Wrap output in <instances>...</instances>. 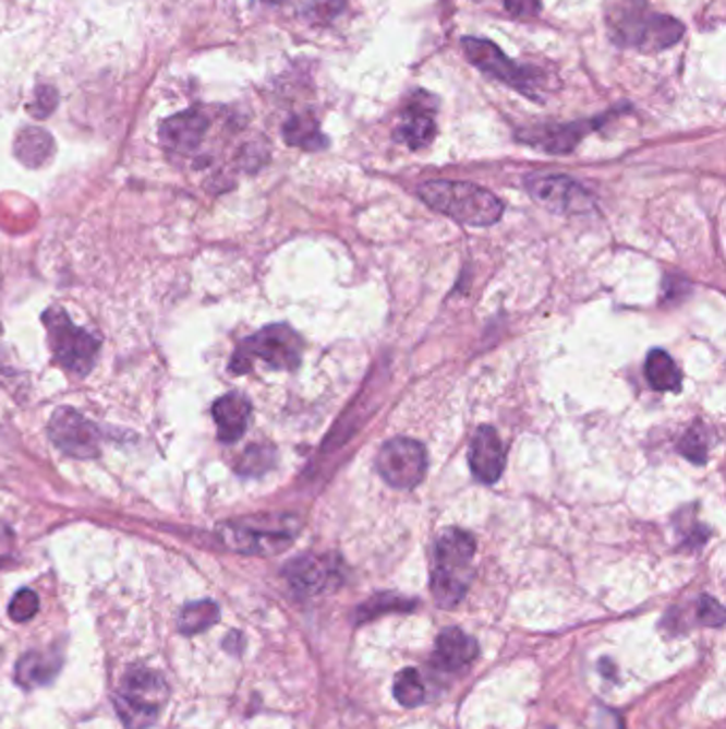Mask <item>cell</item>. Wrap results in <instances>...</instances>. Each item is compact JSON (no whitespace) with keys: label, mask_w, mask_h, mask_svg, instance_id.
Here are the masks:
<instances>
[{"label":"cell","mask_w":726,"mask_h":729,"mask_svg":"<svg viewBox=\"0 0 726 729\" xmlns=\"http://www.w3.org/2000/svg\"><path fill=\"white\" fill-rule=\"evenodd\" d=\"M13 152H15V158L22 165H26L31 169H39V167L46 165L47 160L51 158V154H53V139L44 129L24 127L15 135Z\"/></svg>","instance_id":"obj_20"},{"label":"cell","mask_w":726,"mask_h":729,"mask_svg":"<svg viewBox=\"0 0 726 729\" xmlns=\"http://www.w3.org/2000/svg\"><path fill=\"white\" fill-rule=\"evenodd\" d=\"M56 107H58V91L51 88V86H37L35 94H33V103L28 105V111L35 118L46 120Z\"/></svg>","instance_id":"obj_31"},{"label":"cell","mask_w":726,"mask_h":729,"mask_svg":"<svg viewBox=\"0 0 726 729\" xmlns=\"http://www.w3.org/2000/svg\"><path fill=\"white\" fill-rule=\"evenodd\" d=\"M462 49L464 56L471 64H475L482 73L499 80L503 84L522 92L524 96L540 100V91L544 86L542 75L535 69L529 67H520L518 62H513L511 58H507L499 46H495L493 41L486 39H475V37H464L462 39Z\"/></svg>","instance_id":"obj_8"},{"label":"cell","mask_w":726,"mask_h":729,"mask_svg":"<svg viewBox=\"0 0 726 729\" xmlns=\"http://www.w3.org/2000/svg\"><path fill=\"white\" fill-rule=\"evenodd\" d=\"M418 194L431 210L467 227H493L503 216L499 196L477 183L435 180L422 183Z\"/></svg>","instance_id":"obj_1"},{"label":"cell","mask_w":726,"mask_h":729,"mask_svg":"<svg viewBox=\"0 0 726 729\" xmlns=\"http://www.w3.org/2000/svg\"><path fill=\"white\" fill-rule=\"evenodd\" d=\"M283 139L288 145L292 147H301L307 152H318L328 147V139L322 135L319 131L318 120L312 113H301V116H292L283 129Z\"/></svg>","instance_id":"obj_21"},{"label":"cell","mask_w":726,"mask_h":729,"mask_svg":"<svg viewBox=\"0 0 726 729\" xmlns=\"http://www.w3.org/2000/svg\"><path fill=\"white\" fill-rule=\"evenodd\" d=\"M271 463V449H258V446H252V449H247V453L241 458V463H239V471L245 474V476H258V474H263L265 469H269Z\"/></svg>","instance_id":"obj_30"},{"label":"cell","mask_w":726,"mask_h":729,"mask_svg":"<svg viewBox=\"0 0 726 729\" xmlns=\"http://www.w3.org/2000/svg\"><path fill=\"white\" fill-rule=\"evenodd\" d=\"M415 608L413 599H406L392 593H379L373 599L364 601L363 606L356 610V623H364L371 621L379 614H388V612H409Z\"/></svg>","instance_id":"obj_24"},{"label":"cell","mask_w":726,"mask_h":729,"mask_svg":"<svg viewBox=\"0 0 726 729\" xmlns=\"http://www.w3.org/2000/svg\"><path fill=\"white\" fill-rule=\"evenodd\" d=\"M680 453L688 461H692L697 465H703L707 461V438H705V433H701L697 429H690L681 438Z\"/></svg>","instance_id":"obj_29"},{"label":"cell","mask_w":726,"mask_h":729,"mask_svg":"<svg viewBox=\"0 0 726 729\" xmlns=\"http://www.w3.org/2000/svg\"><path fill=\"white\" fill-rule=\"evenodd\" d=\"M346 11V0H303L301 13L312 24L326 26Z\"/></svg>","instance_id":"obj_26"},{"label":"cell","mask_w":726,"mask_h":729,"mask_svg":"<svg viewBox=\"0 0 726 729\" xmlns=\"http://www.w3.org/2000/svg\"><path fill=\"white\" fill-rule=\"evenodd\" d=\"M49 438L58 451L73 458H94L100 453V429L73 408L53 411L49 420Z\"/></svg>","instance_id":"obj_11"},{"label":"cell","mask_w":726,"mask_h":729,"mask_svg":"<svg viewBox=\"0 0 726 729\" xmlns=\"http://www.w3.org/2000/svg\"><path fill=\"white\" fill-rule=\"evenodd\" d=\"M477 655H480L477 640L467 636L458 628H448L435 640L431 664L439 670L455 672V670L469 666L471 661H475Z\"/></svg>","instance_id":"obj_15"},{"label":"cell","mask_w":726,"mask_h":729,"mask_svg":"<svg viewBox=\"0 0 726 729\" xmlns=\"http://www.w3.org/2000/svg\"><path fill=\"white\" fill-rule=\"evenodd\" d=\"M505 458L507 456L499 433L493 427L482 425L469 444V467L473 476L484 485L499 482L505 471Z\"/></svg>","instance_id":"obj_13"},{"label":"cell","mask_w":726,"mask_h":729,"mask_svg":"<svg viewBox=\"0 0 726 729\" xmlns=\"http://www.w3.org/2000/svg\"><path fill=\"white\" fill-rule=\"evenodd\" d=\"M609 28L618 46L636 47L639 51H663L676 46L683 35L681 22L650 11L643 0L622 4L620 11L609 17Z\"/></svg>","instance_id":"obj_3"},{"label":"cell","mask_w":726,"mask_h":729,"mask_svg":"<svg viewBox=\"0 0 726 729\" xmlns=\"http://www.w3.org/2000/svg\"><path fill=\"white\" fill-rule=\"evenodd\" d=\"M39 612V595L31 589H22L15 593V597L9 603V617L15 623H26Z\"/></svg>","instance_id":"obj_27"},{"label":"cell","mask_w":726,"mask_h":729,"mask_svg":"<svg viewBox=\"0 0 726 729\" xmlns=\"http://www.w3.org/2000/svg\"><path fill=\"white\" fill-rule=\"evenodd\" d=\"M503 4L513 17L522 20H533L542 13V0H503Z\"/></svg>","instance_id":"obj_32"},{"label":"cell","mask_w":726,"mask_h":729,"mask_svg":"<svg viewBox=\"0 0 726 729\" xmlns=\"http://www.w3.org/2000/svg\"><path fill=\"white\" fill-rule=\"evenodd\" d=\"M437 135V127L433 120V113L424 107L413 103L401 116V124L395 131V139L399 143H406L409 150H422L433 143Z\"/></svg>","instance_id":"obj_18"},{"label":"cell","mask_w":726,"mask_h":729,"mask_svg":"<svg viewBox=\"0 0 726 729\" xmlns=\"http://www.w3.org/2000/svg\"><path fill=\"white\" fill-rule=\"evenodd\" d=\"M218 621H220V608L214 601L203 599V601L187 603L183 608L180 612V619H178V628L185 636H194V634L207 632Z\"/></svg>","instance_id":"obj_23"},{"label":"cell","mask_w":726,"mask_h":729,"mask_svg":"<svg viewBox=\"0 0 726 729\" xmlns=\"http://www.w3.org/2000/svg\"><path fill=\"white\" fill-rule=\"evenodd\" d=\"M222 542L243 554H277L294 542L297 529L290 518H241L218 529Z\"/></svg>","instance_id":"obj_7"},{"label":"cell","mask_w":726,"mask_h":729,"mask_svg":"<svg viewBox=\"0 0 726 729\" xmlns=\"http://www.w3.org/2000/svg\"><path fill=\"white\" fill-rule=\"evenodd\" d=\"M214 420L218 425V438L225 444H234L237 440H241V435L245 433L247 425H250V414H252V406L243 395L230 393L220 397L214 404Z\"/></svg>","instance_id":"obj_16"},{"label":"cell","mask_w":726,"mask_h":729,"mask_svg":"<svg viewBox=\"0 0 726 729\" xmlns=\"http://www.w3.org/2000/svg\"><path fill=\"white\" fill-rule=\"evenodd\" d=\"M428 467V456L420 442L409 438H395L386 442L377 455L379 476L395 489H415Z\"/></svg>","instance_id":"obj_9"},{"label":"cell","mask_w":726,"mask_h":729,"mask_svg":"<svg viewBox=\"0 0 726 729\" xmlns=\"http://www.w3.org/2000/svg\"><path fill=\"white\" fill-rule=\"evenodd\" d=\"M283 576L299 595H318L326 589H332L339 578L335 561L316 554L292 559L283 567Z\"/></svg>","instance_id":"obj_12"},{"label":"cell","mask_w":726,"mask_h":729,"mask_svg":"<svg viewBox=\"0 0 726 729\" xmlns=\"http://www.w3.org/2000/svg\"><path fill=\"white\" fill-rule=\"evenodd\" d=\"M645 375L652 389L663 393H678L681 389V371L665 350H652L645 361Z\"/></svg>","instance_id":"obj_22"},{"label":"cell","mask_w":726,"mask_h":729,"mask_svg":"<svg viewBox=\"0 0 726 729\" xmlns=\"http://www.w3.org/2000/svg\"><path fill=\"white\" fill-rule=\"evenodd\" d=\"M475 538L462 529H446L435 542V567L431 591L439 608H456L469 591L471 561L475 557Z\"/></svg>","instance_id":"obj_2"},{"label":"cell","mask_w":726,"mask_h":729,"mask_svg":"<svg viewBox=\"0 0 726 729\" xmlns=\"http://www.w3.org/2000/svg\"><path fill=\"white\" fill-rule=\"evenodd\" d=\"M697 621L707 628H723L725 625V608L718 599L710 595H701L697 601Z\"/></svg>","instance_id":"obj_28"},{"label":"cell","mask_w":726,"mask_h":729,"mask_svg":"<svg viewBox=\"0 0 726 729\" xmlns=\"http://www.w3.org/2000/svg\"><path fill=\"white\" fill-rule=\"evenodd\" d=\"M47 342L56 363L75 375H88L100 352V339L90 331L80 328L60 308H49L44 314Z\"/></svg>","instance_id":"obj_6"},{"label":"cell","mask_w":726,"mask_h":729,"mask_svg":"<svg viewBox=\"0 0 726 729\" xmlns=\"http://www.w3.org/2000/svg\"><path fill=\"white\" fill-rule=\"evenodd\" d=\"M301 337L286 324H271L239 344L230 359L232 373H247L254 361L271 369H297L303 355Z\"/></svg>","instance_id":"obj_5"},{"label":"cell","mask_w":726,"mask_h":729,"mask_svg":"<svg viewBox=\"0 0 726 729\" xmlns=\"http://www.w3.org/2000/svg\"><path fill=\"white\" fill-rule=\"evenodd\" d=\"M591 122H576V124H558V127H542L535 131L520 133L531 145H537L547 154H569L576 145L591 131Z\"/></svg>","instance_id":"obj_17"},{"label":"cell","mask_w":726,"mask_h":729,"mask_svg":"<svg viewBox=\"0 0 726 729\" xmlns=\"http://www.w3.org/2000/svg\"><path fill=\"white\" fill-rule=\"evenodd\" d=\"M60 666H62V659L53 650L28 653L17 661L15 681L26 689L44 686L53 681V677L60 672Z\"/></svg>","instance_id":"obj_19"},{"label":"cell","mask_w":726,"mask_h":729,"mask_svg":"<svg viewBox=\"0 0 726 729\" xmlns=\"http://www.w3.org/2000/svg\"><path fill=\"white\" fill-rule=\"evenodd\" d=\"M207 129H209L207 116L198 109H187L162 122L160 143L176 154H190L201 145Z\"/></svg>","instance_id":"obj_14"},{"label":"cell","mask_w":726,"mask_h":729,"mask_svg":"<svg viewBox=\"0 0 726 729\" xmlns=\"http://www.w3.org/2000/svg\"><path fill=\"white\" fill-rule=\"evenodd\" d=\"M116 710L126 729L154 726L169 702V684L149 668H133L116 693Z\"/></svg>","instance_id":"obj_4"},{"label":"cell","mask_w":726,"mask_h":729,"mask_svg":"<svg viewBox=\"0 0 726 729\" xmlns=\"http://www.w3.org/2000/svg\"><path fill=\"white\" fill-rule=\"evenodd\" d=\"M392 691H395L397 702L406 708H415L424 702V684H422L418 670L413 668H406L397 674Z\"/></svg>","instance_id":"obj_25"},{"label":"cell","mask_w":726,"mask_h":729,"mask_svg":"<svg viewBox=\"0 0 726 729\" xmlns=\"http://www.w3.org/2000/svg\"><path fill=\"white\" fill-rule=\"evenodd\" d=\"M527 190L535 203L562 216L591 214V192L567 176H531Z\"/></svg>","instance_id":"obj_10"}]
</instances>
